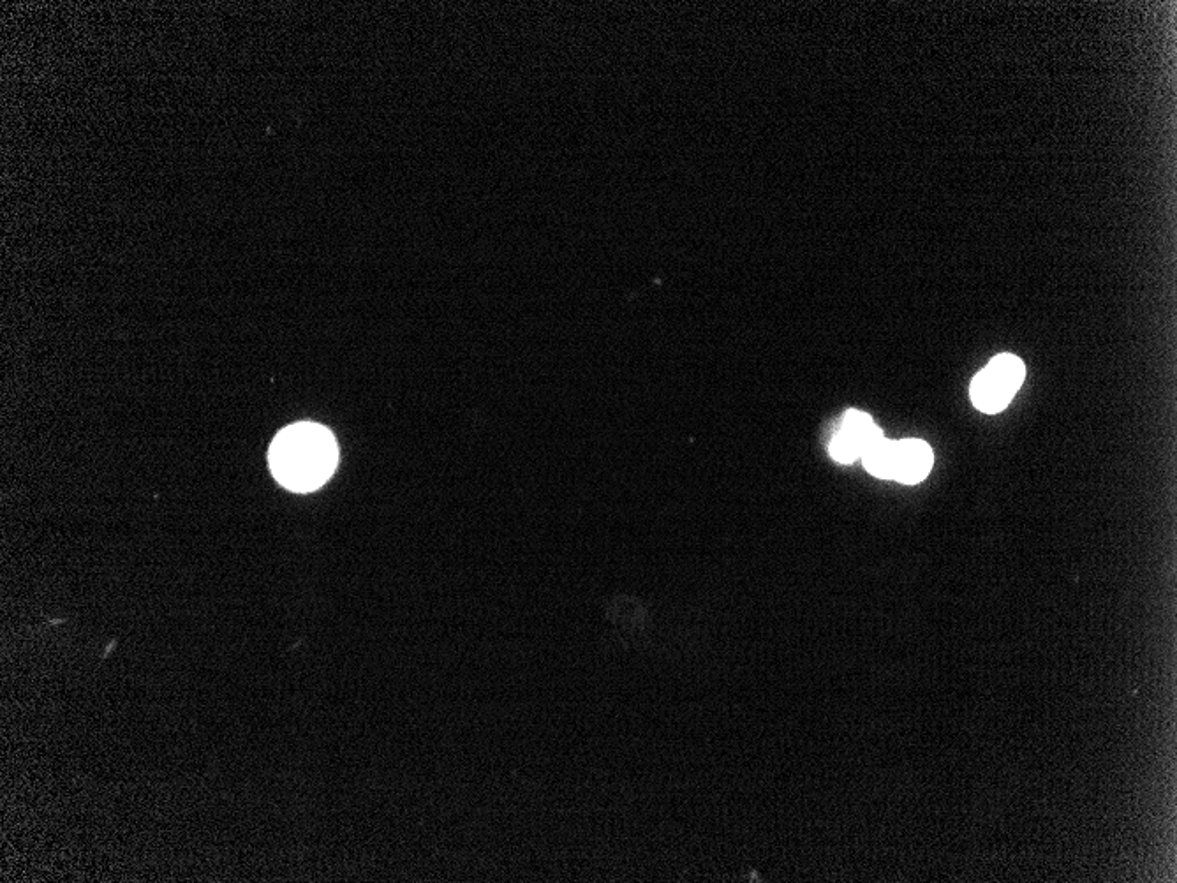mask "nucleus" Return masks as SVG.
Returning <instances> with one entry per match:
<instances>
[{
    "instance_id": "obj_1",
    "label": "nucleus",
    "mask_w": 1177,
    "mask_h": 883,
    "mask_svg": "<svg viewBox=\"0 0 1177 883\" xmlns=\"http://www.w3.org/2000/svg\"><path fill=\"white\" fill-rule=\"evenodd\" d=\"M339 461L334 434L318 423L289 425L270 446L277 482L293 492H312L332 476Z\"/></svg>"
},
{
    "instance_id": "obj_2",
    "label": "nucleus",
    "mask_w": 1177,
    "mask_h": 883,
    "mask_svg": "<svg viewBox=\"0 0 1177 883\" xmlns=\"http://www.w3.org/2000/svg\"><path fill=\"white\" fill-rule=\"evenodd\" d=\"M1026 378V367L1014 355L992 358L984 371L978 372L971 383V401L985 415H996L1007 408Z\"/></svg>"
},
{
    "instance_id": "obj_3",
    "label": "nucleus",
    "mask_w": 1177,
    "mask_h": 883,
    "mask_svg": "<svg viewBox=\"0 0 1177 883\" xmlns=\"http://www.w3.org/2000/svg\"><path fill=\"white\" fill-rule=\"evenodd\" d=\"M933 450L920 439L897 441L894 480L913 485L922 482L933 469Z\"/></svg>"
},
{
    "instance_id": "obj_4",
    "label": "nucleus",
    "mask_w": 1177,
    "mask_h": 883,
    "mask_svg": "<svg viewBox=\"0 0 1177 883\" xmlns=\"http://www.w3.org/2000/svg\"><path fill=\"white\" fill-rule=\"evenodd\" d=\"M896 448L897 441H889L885 436L873 446H869L866 452L862 453V461L867 471L878 478H894Z\"/></svg>"
},
{
    "instance_id": "obj_5",
    "label": "nucleus",
    "mask_w": 1177,
    "mask_h": 883,
    "mask_svg": "<svg viewBox=\"0 0 1177 883\" xmlns=\"http://www.w3.org/2000/svg\"><path fill=\"white\" fill-rule=\"evenodd\" d=\"M844 434H848L850 438L859 445L860 452H866L869 446H873L876 441L883 438L880 429L874 425L873 418L860 413V411H848L844 416L843 425L841 429ZM862 457V455H860Z\"/></svg>"
},
{
    "instance_id": "obj_6",
    "label": "nucleus",
    "mask_w": 1177,
    "mask_h": 883,
    "mask_svg": "<svg viewBox=\"0 0 1177 883\" xmlns=\"http://www.w3.org/2000/svg\"><path fill=\"white\" fill-rule=\"evenodd\" d=\"M829 452L837 462H843V464H850L862 455L859 445L843 431L837 432L834 436L829 446Z\"/></svg>"
}]
</instances>
